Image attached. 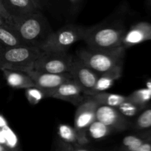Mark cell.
Returning <instances> with one entry per match:
<instances>
[{"label": "cell", "mask_w": 151, "mask_h": 151, "mask_svg": "<svg viewBox=\"0 0 151 151\" xmlns=\"http://www.w3.org/2000/svg\"><path fill=\"white\" fill-rule=\"evenodd\" d=\"M10 25L27 44L39 48L52 32L41 10L13 19Z\"/></svg>", "instance_id": "6da1fadb"}, {"label": "cell", "mask_w": 151, "mask_h": 151, "mask_svg": "<svg viewBox=\"0 0 151 151\" xmlns=\"http://www.w3.org/2000/svg\"><path fill=\"white\" fill-rule=\"evenodd\" d=\"M125 32V27L121 24H100L87 28L83 41L91 49H113L122 46Z\"/></svg>", "instance_id": "7a4b0ae2"}, {"label": "cell", "mask_w": 151, "mask_h": 151, "mask_svg": "<svg viewBox=\"0 0 151 151\" xmlns=\"http://www.w3.org/2000/svg\"><path fill=\"white\" fill-rule=\"evenodd\" d=\"M42 52L39 47L31 45L2 48L0 52V70L11 69L27 73L33 69L34 63Z\"/></svg>", "instance_id": "3957f363"}, {"label": "cell", "mask_w": 151, "mask_h": 151, "mask_svg": "<svg viewBox=\"0 0 151 151\" xmlns=\"http://www.w3.org/2000/svg\"><path fill=\"white\" fill-rule=\"evenodd\" d=\"M126 49L123 46L109 50L83 49L77 53V57L99 74L123 63Z\"/></svg>", "instance_id": "277c9868"}, {"label": "cell", "mask_w": 151, "mask_h": 151, "mask_svg": "<svg viewBox=\"0 0 151 151\" xmlns=\"http://www.w3.org/2000/svg\"><path fill=\"white\" fill-rule=\"evenodd\" d=\"M87 28L77 24H67L52 32L40 47L44 52H67L68 49L85 38Z\"/></svg>", "instance_id": "5b68a950"}, {"label": "cell", "mask_w": 151, "mask_h": 151, "mask_svg": "<svg viewBox=\"0 0 151 151\" xmlns=\"http://www.w3.org/2000/svg\"><path fill=\"white\" fill-rule=\"evenodd\" d=\"M99 104L89 95H85L82 103L77 106L75 114L74 128L78 135V143L88 145L89 143L87 131L89 125L96 119V111Z\"/></svg>", "instance_id": "8992f818"}, {"label": "cell", "mask_w": 151, "mask_h": 151, "mask_svg": "<svg viewBox=\"0 0 151 151\" xmlns=\"http://www.w3.org/2000/svg\"><path fill=\"white\" fill-rule=\"evenodd\" d=\"M74 57L67 52H44L34 63L33 69L54 74L69 72Z\"/></svg>", "instance_id": "52a82bcc"}, {"label": "cell", "mask_w": 151, "mask_h": 151, "mask_svg": "<svg viewBox=\"0 0 151 151\" xmlns=\"http://www.w3.org/2000/svg\"><path fill=\"white\" fill-rule=\"evenodd\" d=\"M96 119L109 127L113 132L125 131L132 126V122L112 106L99 105L96 111Z\"/></svg>", "instance_id": "ba28073f"}, {"label": "cell", "mask_w": 151, "mask_h": 151, "mask_svg": "<svg viewBox=\"0 0 151 151\" xmlns=\"http://www.w3.org/2000/svg\"><path fill=\"white\" fill-rule=\"evenodd\" d=\"M83 89L74 80L69 79L45 93L46 97L58 99L78 106L84 100Z\"/></svg>", "instance_id": "9c48e42d"}, {"label": "cell", "mask_w": 151, "mask_h": 151, "mask_svg": "<svg viewBox=\"0 0 151 151\" xmlns=\"http://www.w3.org/2000/svg\"><path fill=\"white\" fill-rule=\"evenodd\" d=\"M69 72L72 79L82 87L83 92L94 86L99 76L98 72L93 70L78 57L74 58Z\"/></svg>", "instance_id": "30bf717a"}, {"label": "cell", "mask_w": 151, "mask_h": 151, "mask_svg": "<svg viewBox=\"0 0 151 151\" xmlns=\"http://www.w3.org/2000/svg\"><path fill=\"white\" fill-rule=\"evenodd\" d=\"M27 73L35 83V86L42 89L46 93L50 90L53 89L59 85L69 79H72L69 72L62 74H54L50 72L32 69Z\"/></svg>", "instance_id": "8fae6325"}, {"label": "cell", "mask_w": 151, "mask_h": 151, "mask_svg": "<svg viewBox=\"0 0 151 151\" xmlns=\"http://www.w3.org/2000/svg\"><path fill=\"white\" fill-rule=\"evenodd\" d=\"M150 27L151 24L146 22H140L134 24L125 32L122 45L127 49L149 41Z\"/></svg>", "instance_id": "7c38bea8"}, {"label": "cell", "mask_w": 151, "mask_h": 151, "mask_svg": "<svg viewBox=\"0 0 151 151\" xmlns=\"http://www.w3.org/2000/svg\"><path fill=\"white\" fill-rule=\"evenodd\" d=\"M123 63L117 65L112 69L99 74L94 86L83 92L85 95H93L97 93L105 91L112 87L114 83L122 77Z\"/></svg>", "instance_id": "4fadbf2b"}, {"label": "cell", "mask_w": 151, "mask_h": 151, "mask_svg": "<svg viewBox=\"0 0 151 151\" xmlns=\"http://www.w3.org/2000/svg\"><path fill=\"white\" fill-rule=\"evenodd\" d=\"M12 21L38 10L31 0H1Z\"/></svg>", "instance_id": "5bb4252c"}, {"label": "cell", "mask_w": 151, "mask_h": 151, "mask_svg": "<svg viewBox=\"0 0 151 151\" xmlns=\"http://www.w3.org/2000/svg\"><path fill=\"white\" fill-rule=\"evenodd\" d=\"M7 85L13 88L22 89L35 86L32 80L26 72L22 71L1 69Z\"/></svg>", "instance_id": "9a60e30c"}, {"label": "cell", "mask_w": 151, "mask_h": 151, "mask_svg": "<svg viewBox=\"0 0 151 151\" xmlns=\"http://www.w3.org/2000/svg\"><path fill=\"white\" fill-rule=\"evenodd\" d=\"M28 45L21 38L13 27L7 23L0 25V46L2 48H11Z\"/></svg>", "instance_id": "2e32d148"}, {"label": "cell", "mask_w": 151, "mask_h": 151, "mask_svg": "<svg viewBox=\"0 0 151 151\" xmlns=\"http://www.w3.org/2000/svg\"><path fill=\"white\" fill-rule=\"evenodd\" d=\"M151 137L150 129L139 131L138 133L125 137L117 150L124 151H137L138 147Z\"/></svg>", "instance_id": "e0dca14e"}, {"label": "cell", "mask_w": 151, "mask_h": 151, "mask_svg": "<svg viewBox=\"0 0 151 151\" xmlns=\"http://www.w3.org/2000/svg\"><path fill=\"white\" fill-rule=\"evenodd\" d=\"M89 96H91V98L94 99L99 105L112 106V107L116 108L126 100V96L105 92V91H101V92Z\"/></svg>", "instance_id": "ac0fdd59"}, {"label": "cell", "mask_w": 151, "mask_h": 151, "mask_svg": "<svg viewBox=\"0 0 151 151\" xmlns=\"http://www.w3.org/2000/svg\"><path fill=\"white\" fill-rule=\"evenodd\" d=\"M113 132L111 129L103 122L95 119L89 125L87 131V136L94 140H101Z\"/></svg>", "instance_id": "d6986e66"}, {"label": "cell", "mask_w": 151, "mask_h": 151, "mask_svg": "<svg viewBox=\"0 0 151 151\" xmlns=\"http://www.w3.org/2000/svg\"><path fill=\"white\" fill-rule=\"evenodd\" d=\"M133 128L135 131L150 129L151 128V105L149 104L137 116L135 121L132 122Z\"/></svg>", "instance_id": "ffe728a7"}, {"label": "cell", "mask_w": 151, "mask_h": 151, "mask_svg": "<svg viewBox=\"0 0 151 151\" xmlns=\"http://www.w3.org/2000/svg\"><path fill=\"white\" fill-rule=\"evenodd\" d=\"M126 97L128 100L146 108L151 102V91L147 88H140L133 91Z\"/></svg>", "instance_id": "44dd1931"}, {"label": "cell", "mask_w": 151, "mask_h": 151, "mask_svg": "<svg viewBox=\"0 0 151 151\" xmlns=\"http://www.w3.org/2000/svg\"><path fill=\"white\" fill-rule=\"evenodd\" d=\"M116 109L119 111L122 114L130 119V118L137 116L145 108L142 107L131 100H128L126 97V100L122 102L120 105H119Z\"/></svg>", "instance_id": "7402d4cb"}, {"label": "cell", "mask_w": 151, "mask_h": 151, "mask_svg": "<svg viewBox=\"0 0 151 151\" xmlns=\"http://www.w3.org/2000/svg\"><path fill=\"white\" fill-rule=\"evenodd\" d=\"M58 134L61 140L66 142L78 143V135L75 128L66 124H60L58 128Z\"/></svg>", "instance_id": "603a6c76"}, {"label": "cell", "mask_w": 151, "mask_h": 151, "mask_svg": "<svg viewBox=\"0 0 151 151\" xmlns=\"http://www.w3.org/2000/svg\"><path fill=\"white\" fill-rule=\"evenodd\" d=\"M25 95H26L27 101L31 105H37L42 100L43 98L46 97L44 91L37 86H32L26 88Z\"/></svg>", "instance_id": "cb8c5ba5"}, {"label": "cell", "mask_w": 151, "mask_h": 151, "mask_svg": "<svg viewBox=\"0 0 151 151\" xmlns=\"http://www.w3.org/2000/svg\"><path fill=\"white\" fill-rule=\"evenodd\" d=\"M5 132L6 143L5 146L9 150H17L19 148V140L16 134L13 131V130L10 128V126H7L4 128Z\"/></svg>", "instance_id": "d4e9b609"}, {"label": "cell", "mask_w": 151, "mask_h": 151, "mask_svg": "<svg viewBox=\"0 0 151 151\" xmlns=\"http://www.w3.org/2000/svg\"><path fill=\"white\" fill-rule=\"evenodd\" d=\"M0 16L5 20L6 23L10 24L12 22V18L8 13L7 10H6L5 7H4V4H3L2 1L0 0Z\"/></svg>", "instance_id": "484cf974"}, {"label": "cell", "mask_w": 151, "mask_h": 151, "mask_svg": "<svg viewBox=\"0 0 151 151\" xmlns=\"http://www.w3.org/2000/svg\"><path fill=\"white\" fill-rule=\"evenodd\" d=\"M31 1L39 10H42L46 4V0H31Z\"/></svg>", "instance_id": "4316f807"}, {"label": "cell", "mask_w": 151, "mask_h": 151, "mask_svg": "<svg viewBox=\"0 0 151 151\" xmlns=\"http://www.w3.org/2000/svg\"><path fill=\"white\" fill-rule=\"evenodd\" d=\"M8 122H7V119H5L4 116L2 114H0V129H2L4 128L5 127L8 126Z\"/></svg>", "instance_id": "83f0119b"}, {"label": "cell", "mask_w": 151, "mask_h": 151, "mask_svg": "<svg viewBox=\"0 0 151 151\" xmlns=\"http://www.w3.org/2000/svg\"><path fill=\"white\" fill-rule=\"evenodd\" d=\"M5 132H4V128H2V129H0V144L5 145Z\"/></svg>", "instance_id": "f1b7e54d"}, {"label": "cell", "mask_w": 151, "mask_h": 151, "mask_svg": "<svg viewBox=\"0 0 151 151\" xmlns=\"http://www.w3.org/2000/svg\"><path fill=\"white\" fill-rule=\"evenodd\" d=\"M146 88H148L151 91V78H149L147 81H146Z\"/></svg>", "instance_id": "f546056e"}, {"label": "cell", "mask_w": 151, "mask_h": 151, "mask_svg": "<svg viewBox=\"0 0 151 151\" xmlns=\"http://www.w3.org/2000/svg\"><path fill=\"white\" fill-rule=\"evenodd\" d=\"M10 150L5 145L0 144V151H8Z\"/></svg>", "instance_id": "4dcf8cb0"}, {"label": "cell", "mask_w": 151, "mask_h": 151, "mask_svg": "<svg viewBox=\"0 0 151 151\" xmlns=\"http://www.w3.org/2000/svg\"><path fill=\"white\" fill-rule=\"evenodd\" d=\"M146 4L149 10H151V0H146Z\"/></svg>", "instance_id": "1f68e13d"}, {"label": "cell", "mask_w": 151, "mask_h": 151, "mask_svg": "<svg viewBox=\"0 0 151 151\" xmlns=\"http://www.w3.org/2000/svg\"><path fill=\"white\" fill-rule=\"evenodd\" d=\"M69 1H70V2L72 3V4H78V2H80V1H81V0H69Z\"/></svg>", "instance_id": "d6a6232c"}, {"label": "cell", "mask_w": 151, "mask_h": 151, "mask_svg": "<svg viewBox=\"0 0 151 151\" xmlns=\"http://www.w3.org/2000/svg\"><path fill=\"white\" fill-rule=\"evenodd\" d=\"M4 23H6L5 20H4V19H3L1 16H0V25L3 24H4Z\"/></svg>", "instance_id": "836d02e7"}, {"label": "cell", "mask_w": 151, "mask_h": 151, "mask_svg": "<svg viewBox=\"0 0 151 151\" xmlns=\"http://www.w3.org/2000/svg\"><path fill=\"white\" fill-rule=\"evenodd\" d=\"M149 35H150V40H151V27L150 29V33H149Z\"/></svg>", "instance_id": "e575fe53"}, {"label": "cell", "mask_w": 151, "mask_h": 151, "mask_svg": "<svg viewBox=\"0 0 151 151\" xmlns=\"http://www.w3.org/2000/svg\"><path fill=\"white\" fill-rule=\"evenodd\" d=\"M1 50H2V47H1V46H0V52H1Z\"/></svg>", "instance_id": "d590c367"}]
</instances>
